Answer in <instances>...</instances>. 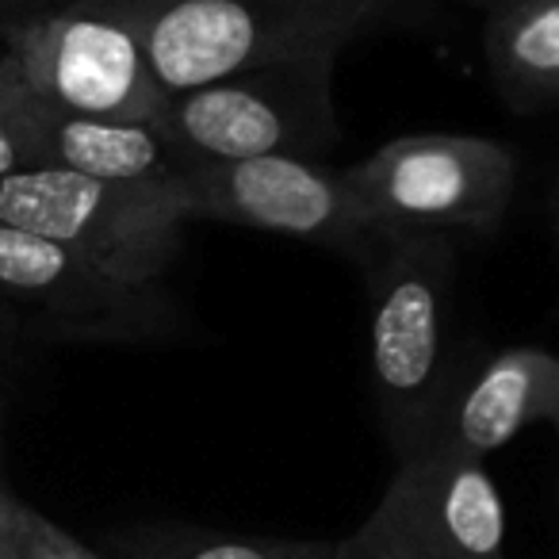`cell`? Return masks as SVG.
<instances>
[{
	"mask_svg": "<svg viewBox=\"0 0 559 559\" xmlns=\"http://www.w3.org/2000/svg\"><path fill=\"white\" fill-rule=\"evenodd\" d=\"M16 559H20V551H16Z\"/></svg>",
	"mask_w": 559,
	"mask_h": 559,
	"instance_id": "484cf974",
	"label": "cell"
},
{
	"mask_svg": "<svg viewBox=\"0 0 559 559\" xmlns=\"http://www.w3.org/2000/svg\"><path fill=\"white\" fill-rule=\"evenodd\" d=\"M368 280V383L395 464L441 437L460 380L449 360V304L460 249L449 234H380Z\"/></svg>",
	"mask_w": 559,
	"mask_h": 559,
	"instance_id": "6da1fadb",
	"label": "cell"
},
{
	"mask_svg": "<svg viewBox=\"0 0 559 559\" xmlns=\"http://www.w3.org/2000/svg\"><path fill=\"white\" fill-rule=\"evenodd\" d=\"M483 55L510 111L559 104V0H502L483 27Z\"/></svg>",
	"mask_w": 559,
	"mask_h": 559,
	"instance_id": "7c38bea8",
	"label": "cell"
},
{
	"mask_svg": "<svg viewBox=\"0 0 559 559\" xmlns=\"http://www.w3.org/2000/svg\"><path fill=\"white\" fill-rule=\"evenodd\" d=\"M467 4H483V9H498L502 0H467Z\"/></svg>",
	"mask_w": 559,
	"mask_h": 559,
	"instance_id": "ffe728a7",
	"label": "cell"
},
{
	"mask_svg": "<svg viewBox=\"0 0 559 559\" xmlns=\"http://www.w3.org/2000/svg\"><path fill=\"white\" fill-rule=\"evenodd\" d=\"M0 322L39 345H154L180 337L165 284H139L39 234L0 223Z\"/></svg>",
	"mask_w": 559,
	"mask_h": 559,
	"instance_id": "3957f363",
	"label": "cell"
},
{
	"mask_svg": "<svg viewBox=\"0 0 559 559\" xmlns=\"http://www.w3.org/2000/svg\"><path fill=\"white\" fill-rule=\"evenodd\" d=\"M0 223L39 234L139 284H165L188 218L134 188L32 165L0 177Z\"/></svg>",
	"mask_w": 559,
	"mask_h": 559,
	"instance_id": "52a82bcc",
	"label": "cell"
},
{
	"mask_svg": "<svg viewBox=\"0 0 559 559\" xmlns=\"http://www.w3.org/2000/svg\"><path fill=\"white\" fill-rule=\"evenodd\" d=\"M20 169H32V162H27V150L20 142V134L12 131V123L0 111V177H9V173Z\"/></svg>",
	"mask_w": 559,
	"mask_h": 559,
	"instance_id": "ac0fdd59",
	"label": "cell"
},
{
	"mask_svg": "<svg viewBox=\"0 0 559 559\" xmlns=\"http://www.w3.org/2000/svg\"><path fill=\"white\" fill-rule=\"evenodd\" d=\"M368 525L421 559H506L502 495L487 460L444 441L395 467Z\"/></svg>",
	"mask_w": 559,
	"mask_h": 559,
	"instance_id": "9c48e42d",
	"label": "cell"
},
{
	"mask_svg": "<svg viewBox=\"0 0 559 559\" xmlns=\"http://www.w3.org/2000/svg\"><path fill=\"white\" fill-rule=\"evenodd\" d=\"M20 559H96V551L73 540L66 528H58L39 510L20 506Z\"/></svg>",
	"mask_w": 559,
	"mask_h": 559,
	"instance_id": "5bb4252c",
	"label": "cell"
},
{
	"mask_svg": "<svg viewBox=\"0 0 559 559\" xmlns=\"http://www.w3.org/2000/svg\"><path fill=\"white\" fill-rule=\"evenodd\" d=\"M16 342V337H12V330L4 326V322H0V357H4V353H9V345Z\"/></svg>",
	"mask_w": 559,
	"mask_h": 559,
	"instance_id": "d6986e66",
	"label": "cell"
},
{
	"mask_svg": "<svg viewBox=\"0 0 559 559\" xmlns=\"http://www.w3.org/2000/svg\"><path fill=\"white\" fill-rule=\"evenodd\" d=\"M0 111L20 134L32 165L134 188V192L169 200L185 215V203H180L185 157L165 142V134L154 123L70 116V111H58L50 104L16 93L4 81H0Z\"/></svg>",
	"mask_w": 559,
	"mask_h": 559,
	"instance_id": "30bf717a",
	"label": "cell"
},
{
	"mask_svg": "<svg viewBox=\"0 0 559 559\" xmlns=\"http://www.w3.org/2000/svg\"><path fill=\"white\" fill-rule=\"evenodd\" d=\"M376 234H495L518 188V154L475 134H406L345 169Z\"/></svg>",
	"mask_w": 559,
	"mask_h": 559,
	"instance_id": "8992f818",
	"label": "cell"
},
{
	"mask_svg": "<svg viewBox=\"0 0 559 559\" xmlns=\"http://www.w3.org/2000/svg\"><path fill=\"white\" fill-rule=\"evenodd\" d=\"M551 226L559 230V200H551Z\"/></svg>",
	"mask_w": 559,
	"mask_h": 559,
	"instance_id": "44dd1931",
	"label": "cell"
},
{
	"mask_svg": "<svg viewBox=\"0 0 559 559\" xmlns=\"http://www.w3.org/2000/svg\"><path fill=\"white\" fill-rule=\"evenodd\" d=\"M123 559H326L330 540L230 536L192 525H142L111 536Z\"/></svg>",
	"mask_w": 559,
	"mask_h": 559,
	"instance_id": "4fadbf2b",
	"label": "cell"
},
{
	"mask_svg": "<svg viewBox=\"0 0 559 559\" xmlns=\"http://www.w3.org/2000/svg\"><path fill=\"white\" fill-rule=\"evenodd\" d=\"M533 421L559 429V357L506 349L460 383L437 441L487 460Z\"/></svg>",
	"mask_w": 559,
	"mask_h": 559,
	"instance_id": "8fae6325",
	"label": "cell"
},
{
	"mask_svg": "<svg viewBox=\"0 0 559 559\" xmlns=\"http://www.w3.org/2000/svg\"><path fill=\"white\" fill-rule=\"evenodd\" d=\"M165 96L314 55L399 24L406 0H131Z\"/></svg>",
	"mask_w": 559,
	"mask_h": 559,
	"instance_id": "7a4b0ae2",
	"label": "cell"
},
{
	"mask_svg": "<svg viewBox=\"0 0 559 559\" xmlns=\"http://www.w3.org/2000/svg\"><path fill=\"white\" fill-rule=\"evenodd\" d=\"M96 559H104V556H96Z\"/></svg>",
	"mask_w": 559,
	"mask_h": 559,
	"instance_id": "d4e9b609",
	"label": "cell"
},
{
	"mask_svg": "<svg viewBox=\"0 0 559 559\" xmlns=\"http://www.w3.org/2000/svg\"><path fill=\"white\" fill-rule=\"evenodd\" d=\"M551 200H559V188H556V195H551Z\"/></svg>",
	"mask_w": 559,
	"mask_h": 559,
	"instance_id": "603a6c76",
	"label": "cell"
},
{
	"mask_svg": "<svg viewBox=\"0 0 559 559\" xmlns=\"http://www.w3.org/2000/svg\"><path fill=\"white\" fill-rule=\"evenodd\" d=\"M0 360H4V357H0ZM0 418H4V391H0Z\"/></svg>",
	"mask_w": 559,
	"mask_h": 559,
	"instance_id": "7402d4cb",
	"label": "cell"
},
{
	"mask_svg": "<svg viewBox=\"0 0 559 559\" xmlns=\"http://www.w3.org/2000/svg\"><path fill=\"white\" fill-rule=\"evenodd\" d=\"M556 241H559V230H556Z\"/></svg>",
	"mask_w": 559,
	"mask_h": 559,
	"instance_id": "cb8c5ba5",
	"label": "cell"
},
{
	"mask_svg": "<svg viewBox=\"0 0 559 559\" xmlns=\"http://www.w3.org/2000/svg\"><path fill=\"white\" fill-rule=\"evenodd\" d=\"M20 506L24 502L0 487V559H16L20 551Z\"/></svg>",
	"mask_w": 559,
	"mask_h": 559,
	"instance_id": "e0dca14e",
	"label": "cell"
},
{
	"mask_svg": "<svg viewBox=\"0 0 559 559\" xmlns=\"http://www.w3.org/2000/svg\"><path fill=\"white\" fill-rule=\"evenodd\" d=\"M556 437H559V429H556Z\"/></svg>",
	"mask_w": 559,
	"mask_h": 559,
	"instance_id": "4316f807",
	"label": "cell"
},
{
	"mask_svg": "<svg viewBox=\"0 0 559 559\" xmlns=\"http://www.w3.org/2000/svg\"><path fill=\"white\" fill-rule=\"evenodd\" d=\"M342 55L234 73L188 93L165 96L154 127L185 162L246 157H322L342 142L334 70Z\"/></svg>",
	"mask_w": 559,
	"mask_h": 559,
	"instance_id": "277c9868",
	"label": "cell"
},
{
	"mask_svg": "<svg viewBox=\"0 0 559 559\" xmlns=\"http://www.w3.org/2000/svg\"><path fill=\"white\" fill-rule=\"evenodd\" d=\"M0 81L70 116L154 123L165 104L131 0H70L4 39Z\"/></svg>",
	"mask_w": 559,
	"mask_h": 559,
	"instance_id": "5b68a950",
	"label": "cell"
},
{
	"mask_svg": "<svg viewBox=\"0 0 559 559\" xmlns=\"http://www.w3.org/2000/svg\"><path fill=\"white\" fill-rule=\"evenodd\" d=\"M180 203L188 223H230L280 238L342 249L365 261L380 234L368 226L345 185V169L314 157H246V162H185Z\"/></svg>",
	"mask_w": 559,
	"mask_h": 559,
	"instance_id": "ba28073f",
	"label": "cell"
},
{
	"mask_svg": "<svg viewBox=\"0 0 559 559\" xmlns=\"http://www.w3.org/2000/svg\"><path fill=\"white\" fill-rule=\"evenodd\" d=\"M62 4H70V0H0V39H9L20 27L47 16V12L62 9Z\"/></svg>",
	"mask_w": 559,
	"mask_h": 559,
	"instance_id": "2e32d148",
	"label": "cell"
},
{
	"mask_svg": "<svg viewBox=\"0 0 559 559\" xmlns=\"http://www.w3.org/2000/svg\"><path fill=\"white\" fill-rule=\"evenodd\" d=\"M326 559H421L414 551H406L403 544H395L391 536H383L376 525H360L357 533H349L345 540L330 544Z\"/></svg>",
	"mask_w": 559,
	"mask_h": 559,
	"instance_id": "9a60e30c",
	"label": "cell"
}]
</instances>
